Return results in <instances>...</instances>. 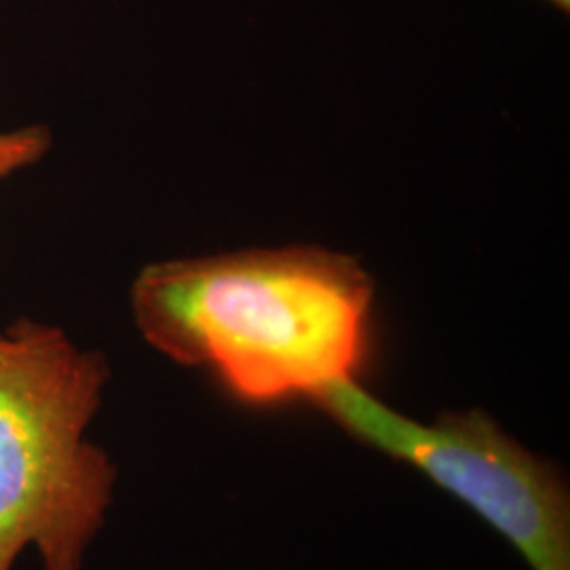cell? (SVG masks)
Masks as SVG:
<instances>
[{
  "instance_id": "obj_1",
  "label": "cell",
  "mask_w": 570,
  "mask_h": 570,
  "mask_svg": "<svg viewBox=\"0 0 570 570\" xmlns=\"http://www.w3.org/2000/svg\"><path fill=\"white\" fill-rule=\"evenodd\" d=\"M372 282L324 249H254L144 268L131 308L146 343L207 367L247 404L313 397L364 364Z\"/></svg>"
},
{
  "instance_id": "obj_2",
  "label": "cell",
  "mask_w": 570,
  "mask_h": 570,
  "mask_svg": "<svg viewBox=\"0 0 570 570\" xmlns=\"http://www.w3.org/2000/svg\"><path fill=\"white\" fill-rule=\"evenodd\" d=\"M110 370L61 327L21 317L0 332V570L35 548L45 570H82L117 468L87 429Z\"/></svg>"
},
{
  "instance_id": "obj_3",
  "label": "cell",
  "mask_w": 570,
  "mask_h": 570,
  "mask_svg": "<svg viewBox=\"0 0 570 570\" xmlns=\"http://www.w3.org/2000/svg\"><path fill=\"white\" fill-rule=\"evenodd\" d=\"M315 402L355 438L423 471L487 520L532 570H570L569 490L556 469L478 410L423 425L385 406L355 379Z\"/></svg>"
},
{
  "instance_id": "obj_4",
  "label": "cell",
  "mask_w": 570,
  "mask_h": 570,
  "mask_svg": "<svg viewBox=\"0 0 570 570\" xmlns=\"http://www.w3.org/2000/svg\"><path fill=\"white\" fill-rule=\"evenodd\" d=\"M53 136L45 125H26L0 131V183L26 167L39 164L51 150Z\"/></svg>"
},
{
  "instance_id": "obj_5",
  "label": "cell",
  "mask_w": 570,
  "mask_h": 570,
  "mask_svg": "<svg viewBox=\"0 0 570 570\" xmlns=\"http://www.w3.org/2000/svg\"><path fill=\"white\" fill-rule=\"evenodd\" d=\"M548 2H551L556 9L564 11V13H569L570 11V0H548Z\"/></svg>"
}]
</instances>
